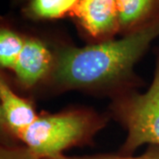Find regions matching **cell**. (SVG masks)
I'll return each instance as SVG.
<instances>
[{
  "mask_svg": "<svg viewBox=\"0 0 159 159\" xmlns=\"http://www.w3.org/2000/svg\"><path fill=\"white\" fill-rule=\"evenodd\" d=\"M91 121L84 114L72 113L38 117L18 138L39 159L62 152L84 140L90 133Z\"/></svg>",
  "mask_w": 159,
  "mask_h": 159,
  "instance_id": "obj_2",
  "label": "cell"
},
{
  "mask_svg": "<svg viewBox=\"0 0 159 159\" xmlns=\"http://www.w3.org/2000/svg\"><path fill=\"white\" fill-rule=\"evenodd\" d=\"M43 159H159V146L151 145L148 149L141 156L138 157H125V156H98V157H66L63 154L55 157H47Z\"/></svg>",
  "mask_w": 159,
  "mask_h": 159,
  "instance_id": "obj_10",
  "label": "cell"
},
{
  "mask_svg": "<svg viewBox=\"0 0 159 159\" xmlns=\"http://www.w3.org/2000/svg\"><path fill=\"white\" fill-rule=\"evenodd\" d=\"M0 100L1 121L17 138L38 118L32 105L14 94L4 80L0 82Z\"/></svg>",
  "mask_w": 159,
  "mask_h": 159,
  "instance_id": "obj_6",
  "label": "cell"
},
{
  "mask_svg": "<svg viewBox=\"0 0 159 159\" xmlns=\"http://www.w3.org/2000/svg\"><path fill=\"white\" fill-rule=\"evenodd\" d=\"M120 28H140L159 20V0H116Z\"/></svg>",
  "mask_w": 159,
  "mask_h": 159,
  "instance_id": "obj_7",
  "label": "cell"
},
{
  "mask_svg": "<svg viewBox=\"0 0 159 159\" xmlns=\"http://www.w3.org/2000/svg\"><path fill=\"white\" fill-rule=\"evenodd\" d=\"M127 137L122 151L133 153L143 144L159 146V56L151 85L144 94L132 95L115 106Z\"/></svg>",
  "mask_w": 159,
  "mask_h": 159,
  "instance_id": "obj_3",
  "label": "cell"
},
{
  "mask_svg": "<svg viewBox=\"0 0 159 159\" xmlns=\"http://www.w3.org/2000/svg\"><path fill=\"white\" fill-rule=\"evenodd\" d=\"M159 35V20L133 31L122 39L59 51L54 79L66 88L99 85L129 72L149 43Z\"/></svg>",
  "mask_w": 159,
  "mask_h": 159,
  "instance_id": "obj_1",
  "label": "cell"
},
{
  "mask_svg": "<svg viewBox=\"0 0 159 159\" xmlns=\"http://www.w3.org/2000/svg\"><path fill=\"white\" fill-rule=\"evenodd\" d=\"M0 159H39L27 147H3Z\"/></svg>",
  "mask_w": 159,
  "mask_h": 159,
  "instance_id": "obj_11",
  "label": "cell"
},
{
  "mask_svg": "<svg viewBox=\"0 0 159 159\" xmlns=\"http://www.w3.org/2000/svg\"><path fill=\"white\" fill-rule=\"evenodd\" d=\"M79 0H31L29 10L40 19H56L72 12Z\"/></svg>",
  "mask_w": 159,
  "mask_h": 159,
  "instance_id": "obj_8",
  "label": "cell"
},
{
  "mask_svg": "<svg viewBox=\"0 0 159 159\" xmlns=\"http://www.w3.org/2000/svg\"><path fill=\"white\" fill-rule=\"evenodd\" d=\"M71 14L96 38L113 34L120 28L116 0H79Z\"/></svg>",
  "mask_w": 159,
  "mask_h": 159,
  "instance_id": "obj_4",
  "label": "cell"
},
{
  "mask_svg": "<svg viewBox=\"0 0 159 159\" xmlns=\"http://www.w3.org/2000/svg\"><path fill=\"white\" fill-rule=\"evenodd\" d=\"M51 61V52L43 43L34 39L26 40L12 70L23 85L31 87L45 75Z\"/></svg>",
  "mask_w": 159,
  "mask_h": 159,
  "instance_id": "obj_5",
  "label": "cell"
},
{
  "mask_svg": "<svg viewBox=\"0 0 159 159\" xmlns=\"http://www.w3.org/2000/svg\"><path fill=\"white\" fill-rule=\"evenodd\" d=\"M25 41L16 33L6 29L0 32V64L4 68L13 69L22 51Z\"/></svg>",
  "mask_w": 159,
  "mask_h": 159,
  "instance_id": "obj_9",
  "label": "cell"
}]
</instances>
